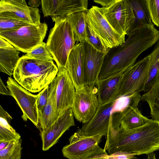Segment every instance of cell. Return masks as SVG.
<instances>
[{"label": "cell", "instance_id": "cell-6", "mask_svg": "<svg viewBox=\"0 0 159 159\" xmlns=\"http://www.w3.org/2000/svg\"><path fill=\"white\" fill-rule=\"evenodd\" d=\"M48 29L45 23L30 24L15 30L0 32V37L19 51L27 53L43 43Z\"/></svg>", "mask_w": 159, "mask_h": 159}, {"label": "cell", "instance_id": "cell-11", "mask_svg": "<svg viewBox=\"0 0 159 159\" xmlns=\"http://www.w3.org/2000/svg\"><path fill=\"white\" fill-rule=\"evenodd\" d=\"M7 87L21 109V116L24 121L29 119L36 127L39 124V112L37 102L40 92L36 95L32 94L20 84L13 79L9 77Z\"/></svg>", "mask_w": 159, "mask_h": 159}, {"label": "cell", "instance_id": "cell-20", "mask_svg": "<svg viewBox=\"0 0 159 159\" xmlns=\"http://www.w3.org/2000/svg\"><path fill=\"white\" fill-rule=\"evenodd\" d=\"M56 77L49 85V96L47 103L42 114L39 116L38 126L41 131L53 123L58 117L56 114V92L57 86Z\"/></svg>", "mask_w": 159, "mask_h": 159}, {"label": "cell", "instance_id": "cell-13", "mask_svg": "<svg viewBox=\"0 0 159 159\" xmlns=\"http://www.w3.org/2000/svg\"><path fill=\"white\" fill-rule=\"evenodd\" d=\"M0 17L21 20L31 24L41 23L39 9L28 6L25 0H1Z\"/></svg>", "mask_w": 159, "mask_h": 159}, {"label": "cell", "instance_id": "cell-10", "mask_svg": "<svg viewBox=\"0 0 159 159\" xmlns=\"http://www.w3.org/2000/svg\"><path fill=\"white\" fill-rule=\"evenodd\" d=\"M150 54L129 67L123 74L118 97L143 91L150 67Z\"/></svg>", "mask_w": 159, "mask_h": 159}, {"label": "cell", "instance_id": "cell-1", "mask_svg": "<svg viewBox=\"0 0 159 159\" xmlns=\"http://www.w3.org/2000/svg\"><path fill=\"white\" fill-rule=\"evenodd\" d=\"M128 36L123 43L109 48L103 61L99 80L123 74L135 63L142 53L159 40V31L152 24L141 27Z\"/></svg>", "mask_w": 159, "mask_h": 159}, {"label": "cell", "instance_id": "cell-37", "mask_svg": "<svg viewBox=\"0 0 159 159\" xmlns=\"http://www.w3.org/2000/svg\"><path fill=\"white\" fill-rule=\"evenodd\" d=\"M30 7H37L41 4V0H30L28 2Z\"/></svg>", "mask_w": 159, "mask_h": 159}, {"label": "cell", "instance_id": "cell-22", "mask_svg": "<svg viewBox=\"0 0 159 159\" xmlns=\"http://www.w3.org/2000/svg\"><path fill=\"white\" fill-rule=\"evenodd\" d=\"M19 51L15 47L0 48V71L10 76L13 75L20 57Z\"/></svg>", "mask_w": 159, "mask_h": 159}, {"label": "cell", "instance_id": "cell-33", "mask_svg": "<svg viewBox=\"0 0 159 159\" xmlns=\"http://www.w3.org/2000/svg\"><path fill=\"white\" fill-rule=\"evenodd\" d=\"M104 159H140L135 157L133 153L126 152L118 151L109 155H102Z\"/></svg>", "mask_w": 159, "mask_h": 159}, {"label": "cell", "instance_id": "cell-26", "mask_svg": "<svg viewBox=\"0 0 159 159\" xmlns=\"http://www.w3.org/2000/svg\"><path fill=\"white\" fill-rule=\"evenodd\" d=\"M22 149L21 139L11 141L6 148L0 150V159H21Z\"/></svg>", "mask_w": 159, "mask_h": 159}, {"label": "cell", "instance_id": "cell-3", "mask_svg": "<svg viewBox=\"0 0 159 159\" xmlns=\"http://www.w3.org/2000/svg\"><path fill=\"white\" fill-rule=\"evenodd\" d=\"M134 108L133 102L125 97L99 105L93 118L82 125V132L86 136L101 134L106 139L120 128L123 118Z\"/></svg>", "mask_w": 159, "mask_h": 159}, {"label": "cell", "instance_id": "cell-7", "mask_svg": "<svg viewBox=\"0 0 159 159\" xmlns=\"http://www.w3.org/2000/svg\"><path fill=\"white\" fill-rule=\"evenodd\" d=\"M102 136L101 134L86 136L79 129L70 138L69 144L63 148V155L68 159H87L107 154L99 146Z\"/></svg>", "mask_w": 159, "mask_h": 159}, {"label": "cell", "instance_id": "cell-19", "mask_svg": "<svg viewBox=\"0 0 159 159\" xmlns=\"http://www.w3.org/2000/svg\"><path fill=\"white\" fill-rule=\"evenodd\" d=\"M123 78V74H118L98 80L96 86L99 105L118 97Z\"/></svg>", "mask_w": 159, "mask_h": 159}, {"label": "cell", "instance_id": "cell-36", "mask_svg": "<svg viewBox=\"0 0 159 159\" xmlns=\"http://www.w3.org/2000/svg\"><path fill=\"white\" fill-rule=\"evenodd\" d=\"M13 47L8 41L0 37V48H7Z\"/></svg>", "mask_w": 159, "mask_h": 159}, {"label": "cell", "instance_id": "cell-14", "mask_svg": "<svg viewBox=\"0 0 159 159\" xmlns=\"http://www.w3.org/2000/svg\"><path fill=\"white\" fill-rule=\"evenodd\" d=\"M83 52L84 86L94 87L98 76L106 53L100 52L84 40L80 42Z\"/></svg>", "mask_w": 159, "mask_h": 159}, {"label": "cell", "instance_id": "cell-4", "mask_svg": "<svg viewBox=\"0 0 159 159\" xmlns=\"http://www.w3.org/2000/svg\"><path fill=\"white\" fill-rule=\"evenodd\" d=\"M58 69L53 61L20 57L14 71V80L32 93L41 91L56 77Z\"/></svg>", "mask_w": 159, "mask_h": 159}, {"label": "cell", "instance_id": "cell-12", "mask_svg": "<svg viewBox=\"0 0 159 159\" xmlns=\"http://www.w3.org/2000/svg\"><path fill=\"white\" fill-rule=\"evenodd\" d=\"M104 8L105 16L111 26L119 34L127 35L135 19L128 0H116L110 6Z\"/></svg>", "mask_w": 159, "mask_h": 159}, {"label": "cell", "instance_id": "cell-38", "mask_svg": "<svg viewBox=\"0 0 159 159\" xmlns=\"http://www.w3.org/2000/svg\"><path fill=\"white\" fill-rule=\"evenodd\" d=\"M10 142L4 140H0V150H2L6 148L9 145Z\"/></svg>", "mask_w": 159, "mask_h": 159}, {"label": "cell", "instance_id": "cell-29", "mask_svg": "<svg viewBox=\"0 0 159 159\" xmlns=\"http://www.w3.org/2000/svg\"><path fill=\"white\" fill-rule=\"evenodd\" d=\"M29 24L21 20L0 17V32L15 30Z\"/></svg>", "mask_w": 159, "mask_h": 159}, {"label": "cell", "instance_id": "cell-8", "mask_svg": "<svg viewBox=\"0 0 159 159\" xmlns=\"http://www.w3.org/2000/svg\"><path fill=\"white\" fill-rule=\"evenodd\" d=\"M85 11L87 22L106 47L112 48L125 41V35L117 32L107 20L104 7L93 6Z\"/></svg>", "mask_w": 159, "mask_h": 159}, {"label": "cell", "instance_id": "cell-35", "mask_svg": "<svg viewBox=\"0 0 159 159\" xmlns=\"http://www.w3.org/2000/svg\"><path fill=\"white\" fill-rule=\"evenodd\" d=\"M116 0H95L93 2L101 5L103 7L106 8L114 3Z\"/></svg>", "mask_w": 159, "mask_h": 159}, {"label": "cell", "instance_id": "cell-39", "mask_svg": "<svg viewBox=\"0 0 159 159\" xmlns=\"http://www.w3.org/2000/svg\"><path fill=\"white\" fill-rule=\"evenodd\" d=\"M156 154L153 152L147 155V159H157L156 157Z\"/></svg>", "mask_w": 159, "mask_h": 159}, {"label": "cell", "instance_id": "cell-18", "mask_svg": "<svg viewBox=\"0 0 159 159\" xmlns=\"http://www.w3.org/2000/svg\"><path fill=\"white\" fill-rule=\"evenodd\" d=\"M65 68L67 70L75 90L84 86L83 82V52L81 44L76 43L70 51Z\"/></svg>", "mask_w": 159, "mask_h": 159}, {"label": "cell", "instance_id": "cell-17", "mask_svg": "<svg viewBox=\"0 0 159 159\" xmlns=\"http://www.w3.org/2000/svg\"><path fill=\"white\" fill-rule=\"evenodd\" d=\"M44 17L60 16L67 17L72 14L88 9L87 0H51L41 1Z\"/></svg>", "mask_w": 159, "mask_h": 159}, {"label": "cell", "instance_id": "cell-21", "mask_svg": "<svg viewBox=\"0 0 159 159\" xmlns=\"http://www.w3.org/2000/svg\"><path fill=\"white\" fill-rule=\"evenodd\" d=\"M135 16L133 24L127 35L147 25L153 24L146 2V0H128Z\"/></svg>", "mask_w": 159, "mask_h": 159}, {"label": "cell", "instance_id": "cell-28", "mask_svg": "<svg viewBox=\"0 0 159 159\" xmlns=\"http://www.w3.org/2000/svg\"><path fill=\"white\" fill-rule=\"evenodd\" d=\"M98 51L107 53L109 48L104 45L100 39L87 22L86 34L85 40Z\"/></svg>", "mask_w": 159, "mask_h": 159}, {"label": "cell", "instance_id": "cell-2", "mask_svg": "<svg viewBox=\"0 0 159 159\" xmlns=\"http://www.w3.org/2000/svg\"><path fill=\"white\" fill-rule=\"evenodd\" d=\"M109 154L118 151L136 155L159 151V121L153 119L134 129L120 128L106 138L104 148Z\"/></svg>", "mask_w": 159, "mask_h": 159}, {"label": "cell", "instance_id": "cell-32", "mask_svg": "<svg viewBox=\"0 0 159 159\" xmlns=\"http://www.w3.org/2000/svg\"><path fill=\"white\" fill-rule=\"evenodd\" d=\"M21 136L16 130L12 131L0 125V140L11 141L20 139Z\"/></svg>", "mask_w": 159, "mask_h": 159}, {"label": "cell", "instance_id": "cell-5", "mask_svg": "<svg viewBox=\"0 0 159 159\" xmlns=\"http://www.w3.org/2000/svg\"><path fill=\"white\" fill-rule=\"evenodd\" d=\"M51 17L55 24L46 43L58 69L65 68L69 54L75 44L74 32L67 17Z\"/></svg>", "mask_w": 159, "mask_h": 159}, {"label": "cell", "instance_id": "cell-27", "mask_svg": "<svg viewBox=\"0 0 159 159\" xmlns=\"http://www.w3.org/2000/svg\"><path fill=\"white\" fill-rule=\"evenodd\" d=\"M24 56L42 60L52 61L54 60L53 57L48 50L46 43L44 42L38 45Z\"/></svg>", "mask_w": 159, "mask_h": 159}, {"label": "cell", "instance_id": "cell-30", "mask_svg": "<svg viewBox=\"0 0 159 159\" xmlns=\"http://www.w3.org/2000/svg\"><path fill=\"white\" fill-rule=\"evenodd\" d=\"M152 23L159 27V0H146Z\"/></svg>", "mask_w": 159, "mask_h": 159}, {"label": "cell", "instance_id": "cell-24", "mask_svg": "<svg viewBox=\"0 0 159 159\" xmlns=\"http://www.w3.org/2000/svg\"><path fill=\"white\" fill-rule=\"evenodd\" d=\"M142 100L146 102L153 119L159 121V76L150 89L141 96Z\"/></svg>", "mask_w": 159, "mask_h": 159}, {"label": "cell", "instance_id": "cell-15", "mask_svg": "<svg viewBox=\"0 0 159 159\" xmlns=\"http://www.w3.org/2000/svg\"><path fill=\"white\" fill-rule=\"evenodd\" d=\"M56 77L57 82L56 92V114L59 117L64 111L71 108L75 89L65 68L58 69Z\"/></svg>", "mask_w": 159, "mask_h": 159}, {"label": "cell", "instance_id": "cell-16", "mask_svg": "<svg viewBox=\"0 0 159 159\" xmlns=\"http://www.w3.org/2000/svg\"><path fill=\"white\" fill-rule=\"evenodd\" d=\"M71 108L63 112L52 125L40 134L42 150H48L56 144L63 134L70 127L75 125Z\"/></svg>", "mask_w": 159, "mask_h": 159}, {"label": "cell", "instance_id": "cell-25", "mask_svg": "<svg viewBox=\"0 0 159 159\" xmlns=\"http://www.w3.org/2000/svg\"><path fill=\"white\" fill-rule=\"evenodd\" d=\"M150 120L143 115L137 107L124 116L121 122L120 128L125 130L135 129L145 125Z\"/></svg>", "mask_w": 159, "mask_h": 159}, {"label": "cell", "instance_id": "cell-34", "mask_svg": "<svg viewBox=\"0 0 159 159\" xmlns=\"http://www.w3.org/2000/svg\"><path fill=\"white\" fill-rule=\"evenodd\" d=\"M0 93L2 95L12 96L11 92L0 78Z\"/></svg>", "mask_w": 159, "mask_h": 159}, {"label": "cell", "instance_id": "cell-23", "mask_svg": "<svg viewBox=\"0 0 159 159\" xmlns=\"http://www.w3.org/2000/svg\"><path fill=\"white\" fill-rule=\"evenodd\" d=\"M67 17L73 30L76 43L85 40L86 34V16L85 11L77 12Z\"/></svg>", "mask_w": 159, "mask_h": 159}, {"label": "cell", "instance_id": "cell-31", "mask_svg": "<svg viewBox=\"0 0 159 159\" xmlns=\"http://www.w3.org/2000/svg\"><path fill=\"white\" fill-rule=\"evenodd\" d=\"M40 92V94L37 102L39 116L42 114L48 100L49 93V85Z\"/></svg>", "mask_w": 159, "mask_h": 159}, {"label": "cell", "instance_id": "cell-40", "mask_svg": "<svg viewBox=\"0 0 159 159\" xmlns=\"http://www.w3.org/2000/svg\"><path fill=\"white\" fill-rule=\"evenodd\" d=\"M102 155L96 156L87 159H104L102 158Z\"/></svg>", "mask_w": 159, "mask_h": 159}, {"label": "cell", "instance_id": "cell-9", "mask_svg": "<svg viewBox=\"0 0 159 159\" xmlns=\"http://www.w3.org/2000/svg\"><path fill=\"white\" fill-rule=\"evenodd\" d=\"M97 93L95 86H84L75 90L71 108L74 116L77 121L84 124L94 117L99 105Z\"/></svg>", "mask_w": 159, "mask_h": 159}]
</instances>
